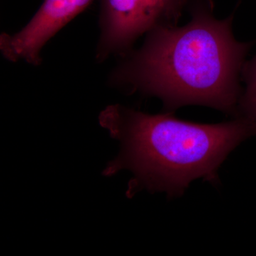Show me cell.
Listing matches in <instances>:
<instances>
[{
    "label": "cell",
    "mask_w": 256,
    "mask_h": 256,
    "mask_svg": "<svg viewBox=\"0 0 256 256\" xmlns=\"http://www.w3.org/2000/svg\"><path fill=\"white\" fill-rule=\"evenodd\" d=\"M186 24L160 26L124 56L109 82L162 101L168 112L207 106L236 117L240 76L252 46L233 33L234 14L216 18L213 0H191Z\"/></svg>",
    "instance_id": "6da1fadb"
},
{
    "label": "cell",
    "mask_w": 256,
    "mask_h": 256,
    "mask_svg": "<svg viewBox=\"0 0 256 256\" xmlns=\"http://www.w3.org/2000/svg\"><path fill=\"white\" fill-rule=\"evenodd\" d=\"M99 122L121 144L118 156L104 174L132 172L129 196L146 190L180 196L198 178L215 184L226 158L256 136L255 122L242 116L222 124H200L176 118L172 112L150 114L120 104L106 107Z\"/></svg>",
    "instance_id": "7a4b0ae2"
},
{
    "label": "cell",
    "mask_w": 256,
    "mask_h": 256,
    "mask_svg": "<svg viewBox=\"0 0 256 256\" xmlns=\"http://www.w3.org/2000/svg\"><path fill=\"white\" fill-rule=\"evenodd\" d=\"M191 0H100L96 60L127 55L134 42L160 26H176Z\"/></svg>",
    "instance_id": "3957f363"
},
{
    "label": "cell",
    "mask_w": 256,
    "mask_h": 256,
    "mask_svg": "<svg viewBox=\"0 0 256 256\" xmlns=\"http://www.w3.org/2000/svg\"><path fill=\"white\" fill-rule=\"evenodd\" d=\"M94 0H44L40 9L21 30L3 33L0 50L12 62H24L30 65L42 64V50L50 38L76 16L86 9Z\"/></svg>",
    "instance_id": "277c9868"
},
{
    "label": "cell",
    "mask_w": 256,
    "mask_h": 256,
    "mask_svg": "<svg viewBox=\"0 0 256 256\" xmlns=\"http://www.w3.org/2000/svg\"><path fill=\"white\" fill-rule=\"evenodd\" d=\"M242 76L246 88L239 99L237 116L246 118L256 124V56L244 64Z\"/></svg>",
    "instance_id": "5b68a950"
}]
</instances>
